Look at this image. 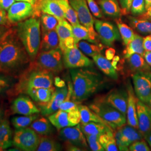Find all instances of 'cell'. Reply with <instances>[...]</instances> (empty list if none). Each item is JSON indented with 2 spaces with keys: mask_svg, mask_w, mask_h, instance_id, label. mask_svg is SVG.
<instances>
[{
  "mask_svg": "<svg viewBox=\"0 0 151 151\" xmlns=\"http://www.w3.org/2000/svg\"><path fill=\"white\" fill-rule=\"evenodd\" d=\"M30 62L16 32L11 29L0 43V72L16 75L25 70Z\"/></svg>",
  "mask_w": 151,
  "mask_h": 151,
  "instance_id": "6da1fadb",
  "label": "cell"
},
{
  "mask_svg": "<svg viewBox=\"0 0 151 151\" xmlns=\"http://www.w3.org/2000/svg\"><path fill=\"white\" fill-rule=\"evenodd\" d=\"M73 92L72 100L81 104L86 100L103 83L102 76L92 69L84 68L70 69Z\"/></svg>",
  "mask_w": 151,
  "mask_h": 151,
  "instance_id": "7a4b0ae2",
  "label": "cell"
},
{
  "mask_svg": "<svg viewBox=\"0 0 151 151\" xmlns=\"http://www.w3.org/2000/svg\"><path fill=\"white\" fill-rule=\"evenodd\" d=\"M40 20L35 17L18 22L16 33L27 52L31 62H34L39 52L41 42Z\"/></svg>",
  "mask_w": 151,
  "mask_h": 151,
  "instance_id": "3957f363",
  "label": "cell"
},
{
  "mask_svg": "<svg viewBox=\"0 0 151 151\" xmlns=\"http://www.w3.org/2000/svg\"><path fill=\"white\" fill-rule=\"evenodd\" d=\"M54 82L53 73L39 67L37 65L25 70L16 87L17 93H25L27 90L35 88H50Z\"/></svg>",
  "mask_w": 151,
  "mask_h": 151,
  "instance_id": "277c9868",
  "label": "cell"
},
{
  "mask_svg": "<svg viewBox=\"0 0 151 151\" xmlns=\"http://www.w3.org/2000/svg\"><path fill=\"white\" fill-rule=\"evenodd\" d=\"M89 108L113 130L126 124V116L106 103L104 99L96 100L90 105Z\"/></svg>",
  "mask_w": 151,
  "mask_h": 151,
  "instance_id": "5b68a950",
  "label": "cell"
},
{
  "mask_svg": "<svg viewBox=\"0 0 151 151\" xmlns=\"http://www.w3.org/2000/svg\"><path fill=\"white\" fill-rule=\"evenodd\" d=\"M33 62L39 67L53 73H59L63 68V52L59 47L47 52H39Z\"/></svg>",
  "mask_w": 151,
  "mask_h": 151,
  "instance_id": "8992f818",
  "label": "cell"
},
{
  "mask_svg": "<svg viewBox=\"0 0 151 151\" xmlns=\"http://www.w3.org/2000/svg\"><path fill=\"white\" fill-rule=\"evenodd\" d=\"M39 142L40 137L31 128L16 129L13 135L12 145L22 151H37Z\"/></svg>",
  "mask_w": 151,
  "mask_h": 151,
  "instance_id": "52a82bcc",
  "label": "cell"
},
{
  "mask_svg": "<svg viewBox=\"0 0 151 151\" xmlns=\"http://www.w3.org/2000/svg\"><path fill=\"white\" fill-rule=\"evenodd\" d=\"M114 135L119 151H129V146L144 137L138 129L129 125H124L114 130Z\"/></svg>",
  "mask_w": 151,
  "mask_h": 151,
  "instance_id": "ba28073f",
  "label": "cell"
},
{
  "mask_svg": "<svg viewBox=\"0 0 151 151\" xmlns=\"http://www.w3.org/2000/svg\"><path fill=\"white\" fill-rule=\"evenodd\" d=\"M132 78L137 97L148 104L151 95V70L135 72Z\"/></svg>",
  "mask_w": 151,
  "mask_h": 151,
  "instance_id": "9c48e42d",
  "label": "cell"
},
{
  "mask_svg": "<svg viewBox=\"0 0 151 151\" xmlns=\"http://www.w3.org/2000/svg\"><path fill=\"white\" fill-rule=\"evenodd\" d=\"M63 64L67 68H78L91 67L93 65L92 60L86 57L77 46L67 49L63 52Z\"/></svg>",
  "mask_w": 151,
  "mask_h": 151,
  "instance_id": "30bf717a",
  "label": "cell"
},
{
  "mask_svg": "<svg viewBox=\"0 0 151 151\" xmlns=\"http://www.w3.org/2000/svg\"><path fill=\"white\" fill-rule=\"evenodd\" d=\"M59 137L66 143L77 146L81 149L88 148L86 137L81 130L80 124L60 129Z\"/></svg>",
  "mask_w": 151,
  "mask_h": 151,
  "instance_id": "8fae6325",
  "label": "cell"
},
{
  "mask_svg": "<svg viewBox=\"0 0 151 151\" xmlns=\"http://www.w3.org/2000/svg\"><path fill=\"white\" fill-rule=\"evenodd\" d=\"M94 24L99 39L105 45L111 47L116 40L120 39L119 30L112 23L95 20Z\"/></svg>",
  "mask_w": 151,
  "mask_h": 151,
  "instance_id": "7c38bea8",
  "label": "cell"
},
{
  "mask_svg": "<svg viewBox=\"0 0 151 151\" xmlns=\"http://www.w3.org/2000/svg\"><path fill=\"white\" fill-rule=\"evenodd\" d=\"M48 119L58 130L65 127L75 126L81 122L79 111L68 112L60 109L49 115Z\"/></svg>",
  "mask_w": 151,
  "mask_h": 151,
  "instance_id": "4fadbf2b",
  "label": "cell"
},
{
  "mask_svg": "<svg viewBox=\"0 0 151 151\" xmlns=\"http://www.w3.org/2000/svg\"><path fill=\"white\" fill-rule=\"evenodd\" d=\"M34 11V7L32 4L24 1H17L8 10V20L12 23L22 22L31 17Z\"/></svg>",
  "mask_w": 151,
  "mask_h": 151,
  "instance_id": "5bb4252c",
  "label": "cell"
},
{
  "mask_svg": "<svg viewBox=\"0 0 151 151\" xmlns=\"http://www.w3.org/2000/svg\"><path fill=\"white\" fill-rule=\"evenodd\" d=\"M70 4L76 12L80 23L93 34H96L93 24V19L89 11L86 0H69Z\"/></svg>",
  "mask_w": 151,
  "mask_h": 151,
  "instance_id": "9a60e30c",
  "label": "cell"
},
{
  "mask_svg": "<svg viewBox=\"0 0 151 151\" xmlns=\"http://www.w3.org/2000/svg\"><path fill=\"white\" fill-rule=\"evenodd\" d=\"M68 91V87L66 86L55 88L52 96L48 103L39 104L42 115L48 116L58 110L60 104L64 101L67 97Z\"/></svg>",
  "mask_w": 151,
  "mask_h": 151,
  "instance_id": "2e32d148",
  "label": "cell"
},
{
  "mask_svg": "<svg viewBox=\"0 0 151 151\" xmlns=\"http://www.w3.org/2000/svg\"><path fill=\"white\" fill-rule=\"evenodd\" d=\"M11 109L14 113L22 115H31L40 112L39 108L30 97L22 95L14 100L11 104Z\"/></svg>",
  "mask_w": 151,
  "mask_h": 151,
  "instance_id": "e0dca14e",
  "label": "cell"
},
{
  "mask_svg": "<svg viewBox=\"0 0 151 151\" xmlns=\"http://www.w3.org/2000/svg\"><path fill=\"white\" fill-rule=\"evenodd\" d=\"M137 110L138 129L144 136L151 131V107L138 99Z\"/></svg>",
  "mask_w": 151,
  "mask_h": 151,
  "instance_id": "ac0fdd59",
  "label": "cell"
},
{
  "mask_svg": "<svg viewBox=\"0 0 151 151\" xmlns=\"http://www.w3.org/2000/svg\"><path fill=\"white\" fill-rule=\"evenodd\" d=\"M128 98L127 91L117 90L109 93L104 100L106 103L127 116Z\"/></svg>",
  "mask_w": 151,
  "mask_h": 151,
  "instance_id": "d6986e66",
  "label": "cell"
},
{
  "mask_svg": "<svg viewBox=\"0 0 151 151\" xmlns=\"http://www.w3.org/2000/svg\"><path fill=\"white\" fill-rule=\"evenodd\" d=\"M128 105L127 111V122L128 125L138 129L137 110V101L138 98L135 95V92L129 84L128 86Z\"/></svg>",
  "mask_w": 151,
  "mask_h": 151,
  "instance_id": "ffe728a7",
  "label": "cell"
},
{
  "mask_svg": "<svg viewBox=\"0 0 151 151\" xmlns=\"http://www.w3.org/2000/svg\"><path fill=\"white\" fill-rule=\"evenodd\" d=\"M60 40L55 29L49 31L42 30L39 52H47L59 48Z\"/></svg>",
  "mask_w": 151,
  "mask_h": 151,
  "instance_id": "44dd1931",
  "label": "cell"
},
{
  "mask_svg": "<svg viewBox=\"0 0 151 151\" xmlns=\"http://www.w3.org/2000/svg\"><path fill=\"white\" fill-rule=\"evenodd\" d=\"M38 7L43 13L55 16L59 20L65 19V14L57 0H39Z\"/></svg>",
  "mask_w": 151,
  "mask_h": 151,
  "instance_id": "7402d4cb",
  "label": "cell"
},
{
  "mask_svg": "<svg viewBox=\"0 0 151 151\" xmlns=\"http://www.w3.org/2000/svg\"><path fill=\"white\" fill-rule=\"evenodd\" d=\"M72 26V35L74 38L76 45L82 40H87L92 43L99 44L97 38L99 35L90 32L86 27L79 24Z\"/></svg>",
  "mask_w": 151,
  "mask_h": 151,
  "instance_id": "603a6c76",
  "label": "cell"
},
{
  "mask_svg": "<svg viewBox=\"0 0 151 151\" xmlns=\"http://www.w3.org/2000/svg\"><path fill=\"white\" fill-rule=\"evenodd\" d=\"M54 87L50 88H35L27 90L25 93L27 94L32 100L39 104L48 102L55 90Z\"/></svg>",
  "mask_w": 151,
  "mask_h": 151,
  "instance_id": "cb8c5ba5",
  "label": "cell"
},
{
  "mask_svg": "<svg viewBox=\"0 0 151 151\" xmlns=\"http://www.w3.org/2000/svg\"><path fill=\"white\" fill-rule=\"evenodd\" d=\"M92 60L95 62L99 68L106 75L113 80L118 78V74L116 70L114 68L111 62L103 55L99 54L93 56Z\"/></svg>",
  "mask_w": 151,
  "mask_h": 151,
  "instance_id": "d4e9b609",
  "label": "cell"
},
{
  "mask_svg": "<svg viewBox=\"0 0 151 151\" xmlns=\"http://www.w3.org/2000/svg\"><path fill=\"white\" fill-rule=\"evenodd\" d=\"M126 60L129 70L133 73L141 71L151 70L150 66L146 62L143 56L140 54H132Z\"/></svg>",
  "mask_w": 151,
  "mask_h": 151,
  "instance_id": "484cf974",
  "label": "cell"
},
{
  "mask_svg": "<svg viewBox=\"0 0 151 151\" xmlns=\"http://www.w3.org/2000/svg\"><path fill=\"white\" fill-rule=\"evenodd\" d=\"M81 130L85 135H100L109 130H113L106 124L97 122H90L80 124Z\"/></svg>",
  "mask_w": 151,
  "mask_h": 151,
  "instance_id": "4316f807",
  "label": "cell"
},
{
  "mask_svg": "<svg viewBox=\"0 0 151 151\" xmlns=\"http://www.w3.org/2000/svg\"><path fill=\"white\" fill-rule=\"evenodd\" d=\"M145 50L143 47V38L139 35L135 34L134 38L131 40L124 50V58H129L132 54H139L144 56Z\"/></svg>",
  "mask_w": 151,
  "mask_h": 151,
  "instance_id": "83f0119b",
  "label": "cell"
},
{
  "mask_svg": "<svg viewBox=\"0 0 151 151\" xmlns=\"http://www.w3.org/2000/svg\"><path fill=\"white\" fill-rule=\"evenodd\" d=\"M12 132L9 122L5 119L0 124V147L4 150L12 145Z\"/></svg>",
  "mask_w": 151,
  "mask_h": 151,
  "instance_id": "f1b7e54d",
  "label": "cell"
},
{
  "mask_svg": "<svg viewBox=\"0 0 151 151\" xmlns=\"http://www.w3.org/2000/svg\"><path fill=\"white\" fill-rule=\"evenodd\" d=\"M52 124L49 119L44 117L38 118L30 125V128L35 130L38 134L49 135L54 132Z\"/></svg>",
  "mask_w": 151,
  "mask_h": 151,
  "instance_id": "f546056e",
  "label": "cell"
},
{
  "mask_svg": "<svg viewBox=\"0 0 151 151\" xmlns=\"http://www.w3.org/2000/svg\"><path fill=\"white\" fill-rule=\"evenodd\" d=\"M55 30L57 32L60 40L59 47L61 48L65 41L68 38L73 37L72 26L65 19H62L59 20L58 24L55 28Z\"/></svg>",
  "mask_w": 151,
  "mask_h": 151,
  "instance_id": "4dcf8cb0",
  "label": "cell"
},
{
  "mask_svg": "<svg viewBox=\"0 0 151 151\" xmlns=\"http://www.w3.org/2000/svg\"><path fill=\"white\" fill-rule=\"evenodd\" d=\"M99 4L104 14L107 16L118 17L122 14L117 0H100Z\"/></svg>",
  "mask_w": 151,
  "mask_h": 151,
  "instance_id": "1f68e13d",
  "label": "cell"
},
{
  "mask_svg": "<svg viewBox=\"0 0 151 151\" xmlns=\"http://www.w3.org/2000/svg\"><path fill=\"white\" fill-rule=\"evenodd\" d=\"M78 109L80 115V120L82 123L97 122L106 124L97 114L95 113L90 108L86 105L79 104Z\"/></svg>",
  "mask_w": 151,
  "mask_h": 151,
  "instance_id": "d6a6232c",
  "label": "cell"
},
{
  "mask_svg": "<svg viewBox=\"0 0 151 151\" xmlns=\"http://www.w3.org/2000/svg\"><path fill=\"white\" fill-rule=\"evenodd\" d=\"M57 1L65 14V19L72 25L79 24L80 22L77 13L70 5L69 0H57Z\"/></svg>",
  "mask_w": 151,
  "mask_h": 151,
  "instance_id": "836d02e7",
  "label": "cell"
},
{
  "mask_svg": "<svg viewBox=\"0 0 151 151\" xmlns=\"http://www.w3.org/2000/svg\"><path fill=\"white\" fill-rule=\"evenodd\" d=\"M76 46L80 49L82 53L91 57L97 54H101V51L104 48V46L101 44H93L82 40L77 44Z\"/></svg>",
  "mask_w": 151,
  "mask_h": 151,
  "instance_id": "e575fe53",
  "label": "cell"
},
{
  "mask_svg": "<svg viewBox=\"0 0 151 151\" xmlns=\"http://www.w3.org/2000/svg\"><path fill=\"white\" fill-rule=\"evenodd\" d=\"M99 140L103 146L105 151H119L114 135L113 130H109L107 132L100 135Z\"/></svg>",
  "mask_w": 151,
  "mask_h": 151,
  "instance_id": "d590c367",
  "label": "cell"
},
{
  "mask_svg": "<svg viewBox=\"0 0 151 151\" xmlns=\"http://www.w3.org/2000/svg\"><path fill=\"white\" fill-rule=\"evenodd\" d=\"M61 150L60 145L53 139L47 135L40 137V142L37 151H58Z\"/></svg>",
  "mask_w": 151,
  "mask_h": 151,
  "instance_id": "8d00e7d4",
  "label": "cell"
},
{
  "mask_svg": "<svg viewBox=\"0 0 151 151\" xmlns=\"http://www.w3.org/2000/svg\"><path fill=\"white\" fill-rule=\"evenodd\" d=\"M130 25L137 32L143 34H151V21L144 19L129 17Z\"/></svg>",
  "mask_w": 151,
  "mask_h": 151,
  "instance_id": "74e56055",
  "label": "cell"
},
{
  "mask_svg": "<svg viewBox=\"0 0 151 151\" xmlns=\"http://www.w3.org/2000/svg\"><path fill=\"white\" fill-rule=\"evenodd\" d=\"M39 117V113L31 115L15 116L11 119V123L15 129L24 128L30 126L32 122Z\"/></svg>",
  "mask_w": 151,
  "mask_h": 151,
  "instance_id": "f35d334b",
  "label": "cell"
},
{
  "mask_svg": "<svg viewBox=\"0 0 151 151\" xmlns=\"http://www.w3.org/2000/svg\"><path fill=\"white\" fill-rule=\"evenodd\" d=\"M116 22L123 44L126 46L134 38L135 34L131 27L120 20H116Z\"/></svg>",
  "mask_w": 151,
  "mask_h": 151,
  "instance_id": "ab89813d",
  "label": "cell"
},
{
  "mask_svg": "<svg viewBox=\"0 0 151 151\" xmlns=\"http://www.w3.org/2000/svg\"><path fill=\"white\" fill-rule=\"evenodd\" d=\"M59 22V20L55 16L48 14L43 13L40 18V24L42 30L49 31L55 30Z\"/></svg>",
  "mask_w": 151,
  "mask_h": 151,
  "instance_id": "60d3db41",
  "label": "cell"
},
{
  "mask_svg": "<svg viewBox=\"0 0 151 151\" xmlns=\"http://www.w3.org/2000/svg\"><path fill=\"white\" fill-rule=\"evenodd\" d=\"M15 81L11 77L0 74V95L10 90L14 85Z\"/></svg>",
  "mask_w": 151,
  "mask_h": 151,
  "instance_id": "b9f144b4",
  "label": "cell"
},
{
  "mask_svg": "<svg viewBox=\"0 0 151 151\" xmlns=\"http://www.w3.org/2000/svg\"><path fill=\"white\" fill-rule=\"evenodd\" d=\"M86 138L87 142L90 149L93 151H105L104 147L100 142L99 137L98 135H85Z\"/></svg>",
  "mask_w": 151,
  "mask_h": 151,
  "instance_id": "7bdbcfd3",
  "label": "cell"
},
{
  "mask_svg": "<svg viewBox=\"0 0 151 151\" xmlns=\"http://www.w3.org/2000/svg\"><path fill=\"white\" fill-rule=\"evenodd\" d=\"M130 11L134 16L143 14L146 11L145 0H133L130 7Z\"/></svg>",
  "mask_w": 151,
  "mask_h": 151,
  "instance_id": "ee69618b",
  "label": "cell"
},
{
  "mask_svg": "<svg viewBox=\"0 0 151 151\" xmlns=\"http://www.w3.org/2000/svg\"><path fill=\"white\" fill-rule=\"evenodd\" d=\"M129 151H150V148L148 146L145 140L140 139L137 140L129 146Z\"/></svg>",
  "mask_w": 151,
  "mask_h": 151,
  "instance_id": "f6af8a7d",
  "label": "cell"
},
{
  "mask_svg": "<svg viewBox=\"0 0 151 151\" xmlns=\"http://www.w3.org/2000/svg\"><path fill=\"white\" fill-rule=\"evenodd\" d=\"M88 6L93 16L97 18L103 17L102 12L95 0H86Z\"/></svg>",
  "mask_w": 151,
  "mask_h": 151,
  "instance_id": "bcb514c9",
  "label": "cell"
},
{
  "mask_svg": "<svg viewBox=\"0 0 151 151\" xmlns=\"http://www.w3.org/2000/svg\"><path fill=\"white\" fill-rule=\"evenodd\" d=\"M122 7V14H126L129 12L133 0H119Z\"/></svg>",
  "mask_w": 151,
  "mask_h": 151,
  "instance_id": "7dc6e473",
  "label": "cell"
},
{
  "mask_svg": "<svg viewBox=\"0 0 151 151\" xmlns=\"http://www.w3.org/2000/svg\"><path fill=\"white\" fill-rule=\"evenodd\" d=\"M15 2V0H0V9L4 11H8Z\"/></svg>",
  "mask_w": 151,
  "mask_h": 151,
  "instance_id": "c3c4849f",
  "label": "cell"
},
{
  "mask_svg": "<svg viewBox=\"0 0 151 151\" xmlns=\"http://www.w3.org/2000/svg\"><path fill=\"white\" fill-rule=\"evenodd\" d=\"M9 20L6 11L0 9V25L9 26Z\"/></svg>",
  "mask_w": 151,
  "mask_h": 151,
  "instance_id": "681fc988",
  "label": "cell"
},
{
  "mask_svg": "<svg viewBox=\"0 0 151 151\" xmlns=\"http://www.w3.org/2000/svg\"><path fill=\"white\" fill-rule=\"evenodd\" d=\"M143 47L145 51H151V34L143 38Z\"/></svg>",
  "mask_w": 151,
  "mask_h": 151,
  "instance_id": "f907efd6",
  "label": "cell"
},
{
  "mask_svg": "<svg viewBox=\"0 0 151 151\" xmlns=\"http://www.w3.org/2000/svg\"><path fill=\"white\" fill-rule=\"evenodd\" d=\"M10 30L9 26L0 25V43Z\"/></svg>",
  "mask_w": 151,
  "mask_h": 151,
  "instance_id": "816d5d0a",
  "label": "cell"
},
{
  "mask_svg": "<svg viewBox=\"0 0 151 151\" xmlns=\"http://www.w3.org/2000/svg\"><path fill=\"white\" fill-rule=\"evenodd\" d=\"M115 55V50L113 48H109L105 51V57L109 60L113 59Z\"/></svg>",
  "mask_w": 151,
  "mask_h": 151,
  "instance_id": "f5cc1de1",
  "label": "cell"
},
{
  "mask_svg": "<svg viewBox=\"0 0 151 151\" xmlns=\"http://www.w3.org/2000/svg\"><path fill=\"white\" fill-rule=\"evenodd\" d=\"M54 84H55V86H57V87H59V88L63 87L65 86V82H64V81H63L62 80H61L60 77H56L54 78Z\"/></svg>",
  "mask_w": 151,
  "mask_h": 151,
  "instance_id": "db71d44e",
  "label": "cell"
},
{
  "mask_svg": "<svg viewBox=\"0 0 151 151\" xmlns=\"http://www.w3.org/2000/svg\"><path fill=\"white\" fill-rule=\"evenodd\" d=\"M65 148L67 151H83V150H82L81 148L77 147V146H74V145H70V144H68V143H65Z\"/></svg>",
  "mask_w": 151,
  "mask_h": 151,
  "instance_id": "11a10c76",
  "label": "cell"
},
{
  "mask_svg": "<svg viewBox=\"0 0 151 151\" xmlns=\"http://www.w3.org/2000/svg\"><path fill=\"white\" fill-rule=\"evenodd\" d=\"M143 57L148 65L151 67V51H145Z\"/></svg>",
  "mask_w": 151,
  "mask_h": 151,
  "instance_id": "9f6ffc18",
  "label": "cell"
},
{
  "mask_svg": "<svg viewBox=\"0 0 151 151\" xmlns=\"http://www.w3.org/2000/svg\"><path fill=\"white\" fill-rule=\"evenodd\" d=\"M112 60H113V61L111 62V64L113 65L114 68L115 70L118 69V67H117V65H118V62L120 61V57H119V56H118V55H115L113 58V59Z\"/></svg>",
  "mask_w": 151,
  "mask_h": 151,
  "instance_id": "6f0895ef",
  "label": "cell"
},
{
  "mask_svg": "<svg viewBox=\"0 0 151 151\" xmlns=\"http://www.w3.org/2000/svg\"><path fill=\"white\" fill-rule=\"evenodd\" d=\"M144 138H145L146 141L148 143V145L150 146V148L151 149V131L146 133L144 135Z\"/></svg>",
  "mask_w": 151,
  "mask_h": 151,
  "instance_id": "680465c9",
  "label": "cell"
},
{
  "mask_svg": "<svg viewBox=\"0 0 151 151\" xmlns=\"http://www.w3.org/2000/svg\"><path fill=\"white\" fill-rule=\"evenodd\" d=\"M5 119V111L2 108L0 107V124Z\"/></svg>",
  "mask_w": 151,
  "mask_h": 151,
  "instance_id": "91938a15",
  "label": "cell"
},
{
  "mask_svg": "<svg viewBox=\"0 0 151 151\" xmlns=\"http://www.w3.org/2000/svg\"><path fill=\"white\" fill-rule=\"evenodd\" d=\"M16 1H24L32 4V5H35L37 4V0H15Z\"/></svg>",
  "mask_w": 151,
  "mask_h": 151,
  "instance_id": "94428289",
  "label": "cell"
},
{
  "mask_svg": "<svg viewBox=\"0 0 151 151\" xmlns=\"http://www.w3.org/2000/svg\"><path fill=\"white\" fill-rule=\"evenodd\" d=\"M145 6H146V10L148 9L151 7V0H145Z\"/></svg>",
  "mask_w": 151,
  "mask_h": 151,
  "instance_id": "6125c7cd",
  "label": "cell"
},
{
  "mask_svg": "<svg viewBox=\"0 0 151 151\" xmlns=\"http://www.w3.org/2000/svg\"><path fill=\"white\" fill-rule=\"evenodd\" d=\"M148 105L150 106L151 107V98H150V101H149V103H148Z\"/></svg>",
  "mask_w": 151,
  "mask_h": 151,
  "instance_id": "be15d7a7",
  "label": "cell"
},
{
  "mask_svg": "<svg viewBox=\"0 0 151 151\" xmlns=\"http://www.w3.org/2000/svg\"><path fill=\"white\" fill-rule=\"evenodd\" d=\"M4 151V150H3L2 148H1V147H0V151Z\"/></svg>",
  "mask_w": 151,
  "mask_h": 151,
  "instance_id": "e7e4bbea",
  "label": "cell"
}]
</instances>
